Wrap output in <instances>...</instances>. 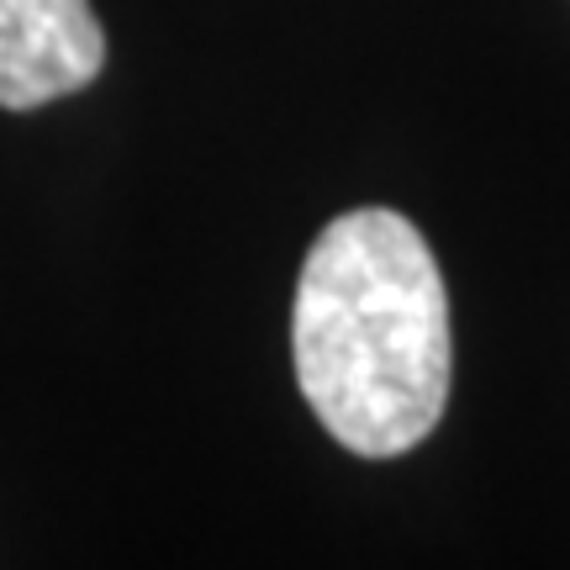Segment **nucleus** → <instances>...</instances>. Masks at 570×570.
I'll list each match as a JSON object with an SVG mask.
<instances>
[{
	"label": "nucleus",
	"mask_w": 570,
	"mask_h": 570,
	"mask_svg": "<svg viewBox=\"0 0 570 570\" xmlns=\"http://www.w3.org/2000/svg\"><path fill=\"white\" fill-rule=\"evenodd\" d=\"M291 354L306 407L360 460H396L439 428L454 333L439 259L391 206L344 212L306 254Z\"/></svg>",
	"instance_id": "obj_1"
},
{
	"label": "nucleus",
	"mask_w": 570,
	"mask_h": 570,
	"mask_svg": "<svg viewBox=\"0 0 570 570\" xmlns=\"http://www.w3.org/2000/svg\"><path fill=\"white\" fill-rule=\"evenodd\" d=\"M106 32L90 0H0V111H38L101 75Z\"/></svg>",
	"instance_id": "obj_2"
}]
</instances>
